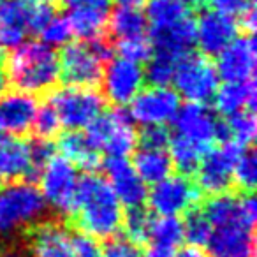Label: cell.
<instances>
[{"label": "cell", "mask_w": 257, "mask_h": 257, "mask_svg": "<svg viewBox=\"0 0 257 257\" xmlns=\"http://www.w3.org/2000/svg\"><path fill=\"white\" fill-rule=\"evenodd\" d=\"M148 23L141 9L133 8H116L107 18L106 34L113 43L127 39L147 37Z\"/></svg>", "instance_id": "obj_27"}, {"label": "cell", "mask_w": 257, "mask_h": 257, "mask_svg": "<svg viewBox=\"0 0 257 257\" xmlns=\"http://www.w3.org/2000/svg\"><path fill=\"white\" fill-rule=\"evenodd\" d=\"M241 150L243 147L227 141L206 152L194 173L196 175L194 183L201 194H208L213 197L220 194L236 192L234 183H232V169Z\"/></svg>", "instance_id": "obj_10"}, {"label": "cell", "mask_w": 257, "mask_h": 257, "mask_svg": "<svg viewBox=\"0 0 257 257\" xmlns=\"http://www.w3.org/2000/svg\"><path fill=\"white\" fill-rule=\"evenodd\" d=\"M171 257H208V253L196 246H183V248L176 250Z\"/></svg>", "instance_id": "obj_42"}, {"label": "cell", "mask_w": 257, "mask_h": 257, "mask_svg": "<svg viewBox=\"0 0 257 257\" xmlns=\"http://www.w3.org/2000/svg\"><path fill=\"white\" fill-rule=\"evenodd\" d=\"M34 178L29 143L20 138L0 134V187Z\"/></svg>", "instance_id": "obj_22"}, {"label": "cell", "mask_w": 257, "mask_h": 257, "mask_svg": "<svg viewBox=\"0 0 257 257\" xmlns=\"http://www.w3.org/2000/svg\"><path fill=\"white\" fill-rule=\"evenodd\" d=\"M116 8H133V9H141L145 6V0H114Z\"/></svg>", "instance_id": "obj_43"}, {"label": "cell", "mask_w": 257, "mask_h": 257, "mask_svg": "<svg viewBox=\"0 0 257 257\" xmlns=\"http://www.w3.org/2000/svg\"><path fill=\"white\" fill-rule=\"evenodd\" d=\"M175 134L206 150L218 141L220 121L206 104L187 102L178 107L175 118Z\"/></svg>", "instance_id": "obj_16"}, {"label": "cell", "mask_w": 257, "mask_h": 257, "mask_svg": "<svg viewBox=\"0 0 257 257\" xmlns=\"http://www.w3.org/2000/svg\"><path fill=\"white\" fill-rule=\"evenodd\" d=\"M41 187L46 204L62 213V217L72 220L76 211V192H78L79 176L76 168L62 155H53L39 173Z\"/></svg>", "instance_id": "obj_8"}, {"label": "cell", "mask_w": 257, "mask_h": 257, "mask_svg": "<svg viewBox=\"0 0 257 257\" xmlns=\"http://www.w3.org/2000/svg\"><path fill=\"white\" fill-rule=\"evenodd\" d=\"M183 2H185L187 6H194V8H196V6L204 4V2H206V0H183Z\"/></svg>", "instance_id": "obj_45"}, {"label": "cell", "mask_w": 257, "mask_h": 257, "mask_svg": "<svg viewBox=\"0 0 257 257\" xmlns=\"http://www.w3.org/2000/svg\"><path fill=\"white\" fill-rule=\"evenodd\" d=\"M176 65H178V60L152 51V57L147 60L145 78L152 83V86H168L173 81Z\"/></svg>", "instance_id": "obj_33"}, {"label": "cell", "mask_w": 257, "mask_h": 257, "mask_svg": "<svg viewBox=\"0 0 257 257\" xmlns=\"http://www.w3.org/2000/svg\"><path fill=\"white\" fill-rule=\"evenodd\" d=\"M6 86H8V79L4 74V57L0 55V95L6 92Z\"/></svg>", "instance_id": "obj_44"}, {"label": "cell", "mask_w": 257, "mask_h": 257, "mask_svg": "<svg viewBox=\"0 0 257 257\" xmlns=\"http://www.w3.org/2000/svg\"><path fill=\"white\" fill-rule=\"evenodd\" d=\"M114 50L120 53L121 58L133 60L136 64L147 62L152 57V43L147 37H138V39H127V41H116Z\"/></svg>", "instance_id": "obj_35"}, {"label": "cell", "mask_w": 257, "mask_h": 257, "mask_svg": "<svg viewBox=\"0 0 257 257\" xmlns=\"http://www.w3.org/2000/svg\"><path fill=\"white\" fill-rule=\"evenodd\" d=\"M71 222H76V229L93 239L106 241L116 236L123 222V208L106 178L95 173H85L79 178Z\"/></svg>", "instance_id": "obj_1"}, {"label": "cell", "mask_w": 257, "mask_h": 257, "mask_svg": "<svg viewBox=\"0 0 257 257\" xmlns=\"http://www.w3.org/2000/svg\"><path fill=\"white\" fill-rule=\"evenodd\" d=\"M100 257H145L143 248L133 243L131 239L113 236L106 239L100 248Z\"/></svg>", "instance_id": "obj_37"}, {"label": "cell", "mask_w": 257, "mask_h": 257, "mask_svg": "<svg viewBox=\"0 0 257 257\" xmlns=\"http://www.w3.org/2000/svg\"><path fill=\"white\" fill-rule=\"evenodd\" d=\"M104 171L109 178V185L114 196L121 204L128 208H140L145 204L148 196L147 183L138 176L133 164L127 159H111L104 162Z\"/></svg>", "instance_id": "obj_21"}, {"label": "cell", "mask_w": 257, "mask_h": 257, "mask_svg": "<svg viewBox=\"0 0 257 257\" xmlns=\"http://www.w3.org/2000/svg\"><path fill=\"white\" fill-rule=\"evenodd\" d=\"M173 83L178 97H183L187 102L208 104L218 90V74L208 57L189 53L176 65Z\"/></svg>", "instance_id": "obj_9"}, {"label": "cell", "mask_w": 257, "mask_h": 257, "mask_svg": "<svg viewBox=\"0 0 257 257\" xmlns=\"http://www.w3.org/2000/svg\"><path fill=\"white\" fill-rule=\"evenodd\" d=\"M50 0H2L0 2V51H13L30 34H41L55 18Z\"/></svg>", "instance_id": "obj_4"}, {"label": "cell", "mask_w": 257, "mask_h": 257, "mask_svg": "<svg viewBox=\"0 0 257 257\" xmlns=\"http://www.w3.org/2000/svg\"><path fill=\"white\" fill-rule=\"evenodd\" d=\"M102 88L106 102L121 107L131 104L133 99L143 90L145 69L127 58H111L106 62L102 71Z\"/></svg>", "instance_id": "obj_13"}, {"label": "cell", "mask_w": 257, "mask_h": 257, "mask_svg": "<svg viewBox=\"0 0 257 257\" xmlns=\"http://www.w3.org/2000/svg\"><path fill=\"white\" fill-rule=\"evenodd\" d=\"M147 201L150 210L159 217H180L199 204L201 192L189 176L171 175L155 183L148 192Z\"/></svg>", "instance_id": "obj_11"}, {"label": "cell", "mask_w": 257, "mask_h": 257, "mask_svg": "<svg viewBox=\"0 0 257 257\" xmlns=\"http://www.w3.org/2000/svg\"><path fill=\"white\" fill-rule=\"evenodd\" d=\"M213 100L217 111L224 116H231L239 111L255 109V83L253 79L224 83L218 86Z\"/></svg>", "instance_id": "obj_25"}, {"label": "cell", "mask_w": 257, "mask_h": 257, "mask_svg": "<svg viewBox=\"0 0 257 257\" xmlns=\"http://www.w3.org/2000/svg\"><path fill=\"white\" fill-rule=\"evenodd\" d=\"M206 2H210L213 11L224 13L229 16H238V18L255 9V0H206Z\"/></svg>", "instance_id": "obj_40"}, {"label": "cell", "mask_w": 257, "mask_h": 257, "mask_svg": "<svg viewBox=\"0 0 257 257\" xmlns=\"http://www.w3.org/2000/svg\"><path fill=\"white\" fill-rule=\"evenodd\" d=\"M180 107V97L168 86H148L131 102L128 116L143 127H159L173 121Z\"/></svg>", "instance_id": "obj_15"}, {"label": "cell", "mask_w": 257, "mask_h": 257, "mask_svg": "<svg viewBox=\"0 0 257 257\" xmlns=\"http://www.w3.org/2000/svg\"><path fill=\"white\" fill-rule=\"evenodd\" d=\"M168 128L164 125L159 127H145L140 134H138V143L141 145V148H168L169 143Z\"/></svg>", "instance_id": "obj_38"}, {"label": "cell", "mask_w": 257, "mask_h": 257, "mask_svg": "<svg viewBox=\"0 0 257 257\" xmlns=\"http://www.w3.org/2000/svg\"><path fill=\"white\" fill-rule=\"evenodd\" d=\"M257 204L252 194H239L238 210L211 227L208 257H255Z\"/></svg>", "instance_id": "obj_3"}, {"label": "cell", "mask_w": 257, "mask_h": 257, "mask_svg": "<svg viewBox=\"0 0 257 257\" xmlns=\"http://www.w3.org/2000/svg\"><path fill=\"white\" fill-rule=\"evenodd\" d=\"M4 74L18 92L34 97L50 95L60 81L58 53L44 43H23L6 57Z\"/></svg>", "instance_id": "obj_2"}, {"label": "cell", "mask_w": 257, "mask_h": 257, "mask_svg": "<svg viewBox=\"0 0 257 257\" xmlns=\"http://www.w3.org/2000/svg\"><path fill=\"white\" fill-rule=\"evenodd\" d=\"M133 168L145 183L155 185L169 178L175 166L166 148H140L134 154Z\"/></svg>", "instance_id": "obj_26"}, {"label": "cell", "mask_w": 257, "mask_h": 257, "mask_svg": "<svg viewBox=\"0 0 257 257\" xmlns=\"http://www.w3.org/2000/svg\"><path fill=\"white\" fill-rule=\"evenodd\" d=\"M257 180V157L253 147H246L239 152L232 169L234 190L239 194H252Z\"/></svg>", "instance_id": "obj_30"}, {"label": "cell", "mask_w": 257, "mask_h": 257, "mask_svg": "<svg viewBox=\"0 0 257 257\" xmlns=\"http://www.w3.org/2000/svg\"><path fill=\"white\" fill-rule=\"evenodd\" d=\"M48 102L57 113L62 128L81 131L102 114L106 99L97 88H81V86H65L53 90Z\"/></svg>", "instance_id": "obj_7"}, {"label": "cell", "mask_w": 257, "mask_h": 257, "mask_svg": "<svg viewBox=\"0 0 257 257\" xmlns=\"http://www.w3.org/2000/svg\"><path fill=\"white\" fill-rule=\"evenodd\" d=\"M215 71L225 83L248 81L255 72V39L253 34L238 36L217 55Z\"/></svg>", "instance_id": "obj_18"}, {"label": "cell", "mask_w": 257, "mask_h": 257, "mask_svg": "<svg viewBox=\"0 0 257 257\" xmlns=\"http://www.w3.org/2000/svg\"><path fill=\"white\" fill-rule=\"evenodd\" d=\"M32 257H78L72 248L71 224L60 217H48L25 229V245Z\"/></svg>", "instance_id": "obj_14"}, {"label": "cell", "mask_w": 257, "mask_h": 257, "mask_svg": "<svg viewBox=\"0 0 257 257\" xmlns=\"http://www.w3.org/2000/svg\"><path fill=\"white\" fill-rule=\"evenodd\" d=\"M239 25L234 16L208 9L196 22V43L204 57H217L238 37Z\"/></svg>", "instance_id": "obj_19"}, {"label": "cell", "mask_w": 257, "mask_h": 257, "mask_svg": "<svg viewBox=\"0 0 257 257\" xmlns=\"http://www.w3.org/2000/svg\"><path fill=\"white\" fill-rule=\"evenodd\" d=\"M62 8L67 11V22L72 36L83 41H92L106 34L113 0H60Z\"/></svg>", "instance_id": "obj_17"}, {"label": "cell", "mask_w": 257, "mask_h": 257, "mask_svg": "<svg viewBox=\"0 0 257 257\" xmlns=\"http://www.w3.org/2000/svg\"><path fill=\"white\" fill-rule=\"evenodd\" d=\"M71 239L72 248L78 257H100V246L92 236L85 234L79 229L71 227Z\"/></svg>", "instance_id": "obj_39"}, {"label": "cell", "mask_w": 257, "mask_h": 257, "mask_svg": "<svg viewBox=\"0 0 257 257\" xmlns=\"http://www.w3.org/2000/svg\"><path fill=\"white\" fill-rule=\"evenodd\" d=\"M150 43L154 53H161L173 60H182L189 53H192V46L196 44V22L187 18L176 25L164 30L150 32Z\"/></svg>", "instance_id": "obj_23"}, {"label": "cell", "mask_w": 257, "mask_h": 257, "mask_svg": "<svg viewBox=\"0 0 257 257\" xmlns=\"http://www.w3.org/2000/svg\"><path fill=\"white\" fill-rule=\"evenodd\" d=\"M58 150L74 168H81L85 173H95L100 168V154L88 143L81 131H67L58 138Z\"/></svg>", "instance_id": "obj_24"}, {"label": "cell", "mask_w": 257, "mask_h": 257, "mask_svg": "<svg viewBox=\"0 0 257 257\" xmlns=\"http://www.w3.org/2000/svg\"><path fill=\"white\" fill-rule=\"evenodd\" d=\"M41 37H43V43L51 48L65 46V44H69V41L72 37V29L65 16H55L43 29Z\"/></svg>", "instance_id": "obj_36"}, {"label": "cell", "mask_w": 257, "mask_h": 257, "mask_svg": "<svg viewBox=\"0 0 257 257\" xmlns=\"http://www.w3.org/2000/svg\"><path fill=\"white\" fill-rule=\"evenodd\" d=\"M60 78L69 86L97 88L102 79L104 62L90 43H69L58 53Z\"/></svg>", "instance_id": "obj_12"}, {"label": "cell", "mask_w": 257, "mask_h": 257, "mask_svg": "<svg viewBox=\"0 0 257 257\" xmlns=\"http://www.w3.org/2000/svg\"><path fill=\"white\" fill-rule=\"evenodd\" d=\"M145 18L150 32L164 30L190 18V9L183 0H145Z\"/></svg>", "instance_id": "obj_28"}, {"label": "cell", "mask_w": 257, "mask_h": 257, "mask_svg": "<svg viewBox=\"0 0 257 257\" xmlns=\"http://www.w3.org/2000/svg\"><path fill=\"white\" fill-rule=\"evenodd\" d=\"M0 2H2V0H0Z\"/></svg>", "instance_id": "obj_46"}, {"label": "cell", "mask_w": 257, "mask_h": 257, "mask_svg": "<svg viewBox=\"0 0 257 257\" xmlns=\"http://www.w3.org/2000/svg\"><path fill=\"white\" fill-rule=\"evenodd\" d=\"M152 224H154L152 211L145 210L143 206L128 208L127 213H123L121 229L125 231V238L131 239L133 243H136L138 246H143L148 243Z\"/></svg>", "instance_id": "obj_31"}, {"label": "cell", "mask_w": 257, "mask_h": 257, "mask_svg": "<svg viewBox=\"0 0 257 257\" xmlns=\"http://www.w3.org/2000/svg\"><path fill=\"white\" fill-rule=\"evenodd\" d=\"M37 97L11 90L0 95V134L27 136L32 131L37 114Z\"/></svg>", "instance_id": "obj_20"}, {"label": "cell", "mask_w": 257, "mask_h": 257, "mask_svg": "<svg viewBox=\"0 0 257 257\" xmlns=\"http://www.w3.org/2000/svg\"><path fill=\"white\" fill-rule=\"evenodd\" d=\"M48 204L32 182H16L0 187V232L29 229L46 220Z\"/></svg>", "instance_id": "obj_5"}, {"label": "cell", "mask_w": 257, "mask_h": 257, "mask_svg": "<svg viewBox=\"0 0 257 257\" xmlns=\"http://www.w3.org/2000/svg\"><path fill=\"white\" fill-rule=\"evenodd\" d=\"M29 252L23 245H8L0 248V257H27Z\"/></svg>", "instance_id": "obj_41"}, {"label": "cell", "mask_w": 257, "mask_h": 257, "mask_svg": "<svg viewBox=\"0 0 257 257\" xmlns=\"http://www.w3.org/2000/svg\"><path fill=\"white\" fill-rule=\"evenodd\" d=\"M34 134L39 140H46V141H53L58 138L60 134V120H58L57 113L51 107V104H44L37 109L36 120H34Z\"/></svg>", "instance_id": "obj_34"}, {"label": "cell", "mask_w": 257, "mask_h": 257, "mask_svg": "<svg viewBox=\"0 0 257 257\" xmlns=\"http://www.w3.org/2000/svg\"><path fill=\"white\" fill-rule=\"evenodd\" d=\"M169 157L173 161V166L182 173L183 176L194 175L199 166V162L203 161V157L206 155V148L197 147V145L190 143V141L183 140V138L169 136ZM211 150V148H210Z\"/></svg>", "instance_id": "obj_29"}, {"label": "cell", "mask_w": 257, "mask_h": 257, "mask_svg": "<svg viewBox=\"0 0 257 257\" xmlns=\"http://www.w3.org/2000/svg\"><path fill=\"white\" fill-rule=\"evenodd\" d=\"M183 239H187L189 246H206L208 239L211 236V224L208 222L206 215L203 213L201 204L189 210L183 218Z\"/></svg>", "instance_id": "obj_32"}, {"label": "cell", "mask_w": 257, "mask_h": 257, "mask_svg": "<svg viewBox=\"0 0 257 257\" xmlns=\"http://www.w3.org/2000/svg\"><path fill=\"white\" fill-rule=\"evenodd\" d=\"M83 134L97 152H104L111 159H127L138 145L134 121L121 107L100 114L85 128Z\"/></svg>", "instance_id": "obj_6"}]
</instances>
